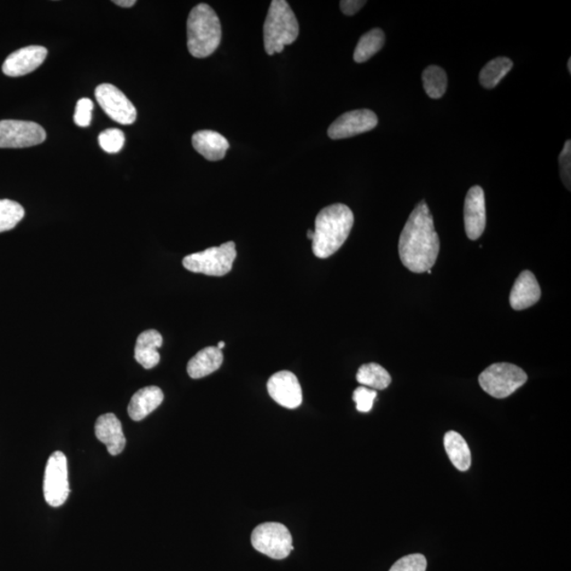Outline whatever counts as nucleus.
<instances>
[{
    "mask_svg": "<svg viewBox=\"0 0 571 571\" xmlns=\"http://www.w3.org/2000/svg\"><path fill=\"white\" fill-rule=\"evenodd\" d=\"M402 264L413 273L432 269L439 258L440 241L427 202L418 203L407 219L399 238Z\"/></svg>",
    "mask_w": 571,
    "mask_h": 571,
    "instance_id": "f257e3e1",
    "label": "nucleus"
},
{
    "mask_svg": "<svg viewBox=\"0 0 571 571\" xmlns=\"http://www.w3.org/2000/svg\"><path fill=\"white\" fill-rule=\"evenodd\" d=\"M354 223L352 209L342 203L326 207L318 214L313 231L312 251L319 259H328L346 242Z\"/></svg>",
    "mask_w": 571,
    "mask_h": 571,
    "instance_id": "f03ea898",
    "label": "nucleus"
},
{
    "mask_svg": "<svg viewBox=\"0 0 571 571\" xmlns=\"http://www.w3.org/2000/svg\"><path fill=\"white\" fill-rule=\"evenodd\" d=\"M188 49L197 58L212 55L221 40V25L217 12L200 4L191 11L188 19Z\"/></svg>",
    "mask_w": 571,
    "mask_h": 571,
    "instance_id": "7ed1b4c3",
    "label": "nucleus"
},
{
    "mask_svg": "<svg viewBox=\"0 0 571 571\" xmlns=\"http://www.w3.org/2000/svg\"><path fill=\"white\" fill-rule=\"evenodd\" d=\"M300 26L294 12L285 0H273L264 25V44L268 55L281 54L286 46L299 37Z\"/></svg>",
    "mask_w": 571,
    "mask_h": 571,
    "instance_id": "20e7f679",
    "label": "nucleus"
},
{
    "mask_svg": "<svg viewBox=\"0 0 571 571\" xmlns=\"http://www.w3.org/2000/svg\"><path fill=\"white\" fill-rule=\"evenodd\" d=\"M235 243L228 242L219 247L185 256L183 265L186 270L211 277H224L232 270L236 259Z\"/></svg>",
    "mask_w": 571,
    "mask_h": 571,
    "instance_id": "39448f33",
    "label": "nucleus"
},
{
    "mask_svg": "<svg viewBox=\"0 0 571 571\" xmlns=\"http://www.w3.org/2000/svg\"><path fill=\"white\" fill-rule=\"evenodd\" d=\"M528 376L521 367L511 363H495L483 371L479 378L481 388L494 398L509 397L524 386Z\"/></svg>",
    "mask_w": 571,
    "mask_h": 571,
    "instance_id": "423d86ee",
    "label": "nucleus"
},
{
    "mask_svg": "<svg viewBox=\"0 0 571 571\" xmlns=\"http://www.w3.org/2000/svg\"><path fill=\"white\" fill-rule=\"evenodd\" d=\"M251 543L256 550L275 560H283L294 550L289 529L281 523L260 524L253 530Z\"/></svg>",
    "mask_w": 571,
    "mask_h": 571,
    "instance_id": "0eeeda50",
    "label": "nucleus"
},
{
    "mask_svg": "<svg viewBox=\"0 0 571 571\" xmlns=\"http://www.w3.org/2000/svg\"><path fill=\"white\" fill-rule=\"evenodd\" d=\"M70 487L68 464L65 454L57 451L47 462L44 477V497L51 507H60L66 503Z\"/></svg>",
    "mask_w": 571,
    "mask_h": 571,
    "instance_id": "6e6552de",
    "label": "nucleus"
},
{
    "mask_svg": "<svg viewBox=\"0 0 571 571\" xmlns=\"http://www.w3.org/2000/svg\"><path fill=\"white\" fill-rule=\"evenodd\" d=\"M46 137L44 128L35 122L0 121V149L35 147V145L42 144Z\"/></svg>",
    "mask_w": 571,
    "mask_h": 571,
    "instance_id": "1a4fd4ad",
    "label": "nucleus"
},
{
    "mask_svg": "<svg viewBox=\"0 0 571 571\" xmlns=\"http://www.w3.org/2000/svg\"><path fill=\"white\" fill-rule=\"evenodd\" d=\"M96 98L105 113L116 124L130 125L137 119V110L133 104L119 89L112 84L97 87Z\"/></svg>",
    "mask_w": 571,
    "mask_h": 571,
    "instance_id": "9d476101",
    "label": "nucleus"
},
{
    "mask_svg": "<svg viewBox=\"0 0 571 571\" xmlns=\"http://www.w3.org/2000/svg\"><path fill=\"white\" fill-rule=\"evenodd\" d=\"M377 125V115L371 110H353L343 114L330 125L328 136L332 140L351 138L374 130Z\"/></svg>",
    "mask_w": 571,
    "mask_h": 571,
    "instance_id": "9b49d317",
    "label": "nucleus"
},
{
    "mask_svg": "<svg viewBox=\"0 0 571 571\" xmlns=\"http://www.w3.org/2000/svg\"><path fill=\"white\" fill-rule=\"evenodd\" d=\"M267 388L270 397L286 409L294 410L302 405V388L294 372H277L268 381Z\"/></svg>",
    "mask_w": 571,
    "mask_h": 571,
    "instance_id": "f8f14e48",
    "label": "nucleus"
},
{
    "mask_svg": "<svg viewBox=\"0 0 571 571\" xmlns=\"http://www.w3.org/2000/svg\"><path fill=\"white\" fill-rule=\"evenodd\" d=\"M465 234L471 241L479 240L486 228L485 193L480 185H475L468 192L464 209Z\"/></svg>",
    "mask_w": 571,
    "mask_h": 571,
    "instance_id": "ddd939ff",
    "label": "nucleus"
},
{
    "mask_svg": "<svg viewBox=\"0 0 571 571\" xmlns=\"http://www.w3.org/2000/svg\"><path fill=\"white\" fill-rule=\"evenodd\" d=\"M48 50L43 46H28L11 54L3 65V72L12 78L22 77L37 70L46 60Z\"/></svg>",
    "mask_w": 571,
    "mask_h": 571,
    "instance_id": "4468645a",
    "label": "nucleus"
},
{
    "mask_svg": "<svg viewBox=\"0 0 571 571\" xmlns=\"http://www.w3.org/2000/svg\"><path fill=\"white\" fill-rule=\"evenodd\" d=\"M96 436L107 447L110 456H116L124 452L126 439L122 424L113 413H104L96 422Z\"/></svg>",
    "mask_w": 571,
    "mask_h": 571,
    "instance_id": "2eb2a0df",
    "label": "nucleus"
},
{
    "mask_svg": "<svg viewBox=\"0 0 571 571\" xmlns=\"http://www.w3.org/2000/svg\"><path fill=\"white\" fill-rule=\"evenodd\" d=\"M541 299V288L533 272L523 271L516 278L510 294V305L515 311L532 307Z\"/></svg>",
    "mask_w": 571,
    "mask_h": 571,
    "instance_id": "dca6fc26",
    "label": "nucleus"
},
{
    "mask_svg": "<svg viewBox=\"0 0 571 571\" xmlns=\"http://www.w3.org/2000/svg\"><path fill=\"white\" fill-rule=\"evenodd\" d=\"M163 399H165V395L158 387H147L139 389L132 396L130 405H128V415L133 422H141L149 413L158 409Z\"/></svg>",
    "mask_w": 571,
    "mask_h": 571,
    "instance_id": "f3484780",
    "label": "nucleus"
},
{
    "mask_svg": "<svg viewBox=\"0 0 571 571\" xmlns=\"http://www.w3.org/2000/svg\"><path fill=\"white\" fill-rule=\"evenodd\" d=\"M194 149L209 161H219L225 158L230 148L228 140L217 132L200 131L192 138Z\"/></svg>",
    "mask_w": 571,
    "mask_h": 571,
    "instance_id": "a211bd4d",
    "label": "nucleus"
},
{
    "mask_svg": "<svg viewBox=\"0 0 571 571\" xmlns=\"http://www.w3.org/2000/svg\"><path fill=\"white\" fill-rule=\"evenodd\" d=\"M163 339L159 331L145 330L138 337L135 347V359L145 370L154 369L160 362L158 348L162 346Z\"/></svg>",
    "mask_w": 571,
    "mask_h": 571,
    "instance_id": "6ab92c4d",
    "label": "nucleus"
},
{
    "mask_svg": "<svg viewBox=\"0 0 571 571\" xmlns=\"http://www.w3.org/2000/svg\"><path fill=\"white\" fill-rule=\"evenodd\" d=\"M224 362V354L217 346H209L198 352L188 363V374L192 379H200L213 374Z\"/></svg>",
    "mask_w": 571,
    "mask_h": 571,
    "instance_id": "aec40b11",
    "label": "nucleus"
},
{
    "mask_svg": "<svg viewBox=\"0 0 571 571\" xmlns=\"http://www.w3.org/2000/svg\"><path fill=\"white\" fill-rule=\"evenodd\" d=\"M446 452L454 467L465 472L471 467V451L464 437L456 430H448L444 439Z\"/></svg>",
    "mask_w": 571,
    "mask_h": 571,
    "instance_id": "412c9836",
    "label": "nucleus"
},
{
    "mask_svg": "<svg viewBox=\"0 0 571 571\" xmlns=\"http://www.w3.org/2000/svg\"><path fill=\"white\" fill-rule=\"evenodd\" d=\"M386 42V35L381 29H372L360 38L355 47L354 60L355 63H364L378 54Z\"/></svg>",
    "mask_w": 571,
    "mask_h": 571,
    "instance_id": "4be33fe9",
    "label": "nucleus"
},
{
    "mask_svg": "<svg viewBox=\"0 0 571 571\" xmlns=\"http://www.w3.org/2000/svg\"><path fill=\"white\" fill-rule=\"evenodd\" d=\"M514 67V62L508 57H497L489 62L482 69L480 83L487 89H492L500 83L510 70Z\"/></svg>",
    "mask_w": 571,
    "mask_h": 571,
    "instance_id": "5701e85b",
    "label": "nucleus"
},
{
    "mask_svg": "<svg viewBox=\"0 0 571 571\" xmlns=\"http://www.w3.org/2000/svg\"><path fill=\"white\" fill-rule=\"evenodd\" d=\"M357 381L363 387L371 389H386L392 383V377L388 371L377 363L364 364L360 367L357 374Z\"/></svg>",
    "mask_w": 571,
    "mask_h": 571,
    "instance_id": "b1692460",
    "label": "nucleus"
},
{
    "mask_svg": "<svg viewBox=\"0 0 571 571\" xmlns=\"http://www.w3.org/2000/svg\"><path fill=\"white\" fill-rule=\"evenodd\" d=\"M422 83L424 90L430 98H440L447 91V73L444 69L439 66H429L422 73Z\"/></svg>",
    "mask_w": 571,
    "mask_h": 571,
    "instance_id": "393cba45",
    "label": "nucleus"
},
{
    "mask_svg": "<svg viewBox=\"0 0 571 571\" xmlns=\"http://www.w3.org/2000/svg\"><path fill=\"white\" fill-rule=\"evenodd\" d=\"M25 217V209L19 202L0 200V233L14 229Z\"/></svg>",
    "mask_w": 571,
    "mask_h": 571,
    "instance_id": "a878e982",
    "label": "nucleus"
},
{
    "mask_svg": "<svg viewBox=\"0 0 571 571\" xmlns=\"http://www.w3.org/2000/svg\"><path fill=\"white\" fill-rule=\"evenodd\" d=\"M98 144L108 154L119 153L125 144L124 133L118 128H109L100 133Z\"/></svg>",
    "mask_w": 571,
    "mask_h": 571,
    "instance_id": "bb28decb",
    "label": "nucleus"
},
{
    "mask_svg": "<svg viewBox=\"0 0 571 571\" xmlns=\"http://www.w3.org/2000/svg\"><path fill=\"white\" fill-rule=\"evenodd\" d=\"M427 567V558L421 553H415V555L401 558L389 571H425Z\"/></svg>",
    "mask_w": 571,
    "mask_h": 571,
    "instance_id": "cd10ccee",
    "label": "nucleus"
},
{
    "mask_svg": "<svg viewBox=\"0 0 571 571\" xmlns=\"http://www.w3.org/2000/svg\"><path fill=\"white\" fill-rule=\"evenodd\" d=\"M377 398L375 389L360 387L354 390L353 399L355 402L357 410L361 413H369L374 406V401Z\"/></svg>",
    "mask_w": 571,
    "mask_h": 571,
    "instance_id": "c85d7f7f",
    "label": "nucleus"
},
{
    "mask_svg": "<svg viewBox=\"0 0 571 571\" xmlns=\"http://www.w3.org/2000/svg\"><path fill=\"white\" fill-rule=\"evenodd\" d=\"M93 103L89 98H81L77 103L74 113L75 124L81 127H87L90 125L92 118Z\"/></svg>",
    "mask_w": 571,
    "mask_h": 571,
    "instance_id": "c756f323",
    "label": "nucleus"
},
{
    "mask_svg": "<svg viewBox=\"0 0 571 571\" xmlns=\"http://www.w3.org/2000/svg\"><path fill=\"white\" fill-rule=\"evenodd\" d=\"M558 163H560L561 178L565 186L570 190L571 183V142L567 140L564 144V149L560 157H558Z\"/></svg>",
    "mask_w": 571,
    "mask_h": 571,
    "instance_id": "7c9ffc66",
    "label": "nucleus"
},
{
    "mask_svg": "<svg viewBox=\"0 0 571 571\" xmlns=\"http://www.w3.org/2000/svg\"><path fill=\"white\" fill-rule=\"evenodd\" d=\"M366 2L362 0H342L340 7L344 14L353 16L364 7Z\"/></svg>",
    "mask_w": 571,
    "mask_h": 571,
    "instance_id": "2f4dec72",
    "label": "nucleus"
},
{
    "mask_svg": "<svg viewBox=\"0 0 571 571\" xmlns=\"http://www.w3.org/2000/svg\"><path fill=\"white\" fill-rule=\"evenodd\" d=\"M115 4L119 5V7L124 8H132V5L136 4V0H115L113 2Z\"/></svg>",
    "mask_w": 571,
    "mask_h": 571,
    "instance_id": "473e14b6",
    "label": "nucleus"
},
{
    "mask_svg": "<svg viewBox=\"0 0 571 571\" xmlns=\"http://www.w3.org/2000/svg\"><path fill=\"white\" fill-rule=\"evenodd\" d=\"M313 234H314L313 231H311V230H308V232H307V237L309 238V240H311V241H312Z\"/></svg>",
    "mask_w": 571,
    "mask_h": 571,
    "instance_id": "72a5a7b5",
    "label": "nucleus"
},
{
    "mask_svg": "<svg viewBox=\"0 0 571 571\" xmlns=\"http://www.w3.org/2000/svg\"><path fill=\"white\" fill-rule=\"evenodd\" d=\"M226 346L225 342L221 341L218 343V345L217 346L218 349H220V351H223V348Z\"/></svg>",
    "mask_w": 571,
    "mask_h": 571,
    "instance_id": "f704fd0d",
    "label": "nucleus"
},
{
    "mask_svg": "<svg viewBox=\"0 0 571 571\" xmlns=\"http://www.w3.org/2000/svg\"><path fill=\"white\" fill-rule=\"evenodd\" d=\"M567 67H568L569 73H571V58H569V60H568Z\"/></svg>",
    "mask_w": 571,
    "mask_h": 571,
    "instance_id": "c9c22d12",
    "label": "nucleus"
},
{
    "mask_svg": "<svg viewBox=\"0 0 571 571\" xmlns=\"http://www.w3.org/2000/svg\"><path fill=\"white\" fill-rule=\"evenodd\" d=\"M427 272L429 273V275H430V273H432V270H428Z\"/></svg>",
    "mask_w": 571,
    "mask_h": 571,
    "instance_id": "e433bc0d",
    "label": "nucleus"
}]
</instances>
